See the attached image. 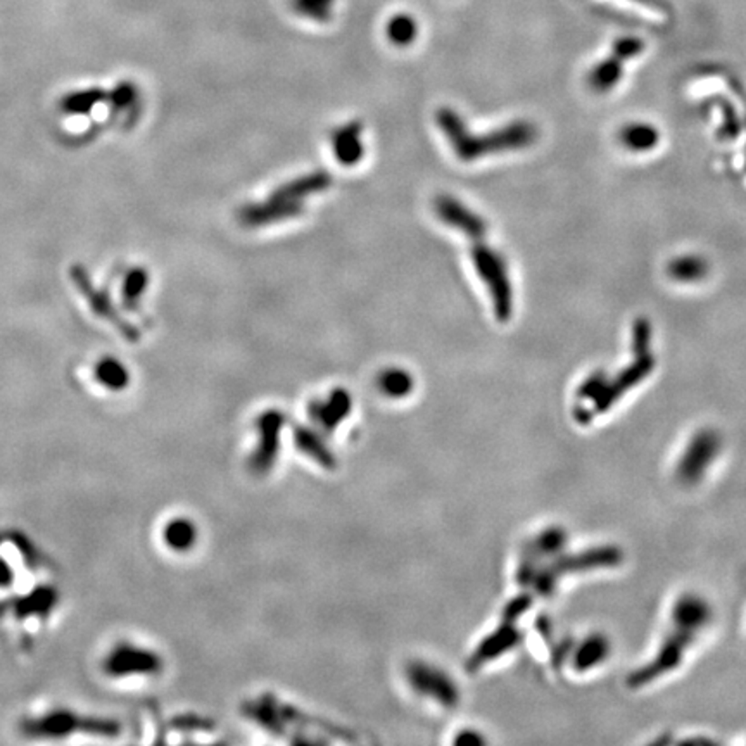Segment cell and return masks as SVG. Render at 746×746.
I'll return each instance as SVG.
<instances>
[{
    "mask_svg": "<svg viewBox=\"0 0 746 746\" xmlns=\"http://www.w3.org/2000/svg\"><path fill=\"white\" fill-rule=\"evenodd\" d=\"M435 123L446 135L454 156L464 163L504 152L529 149L540 137L538 127L527 120H515L489 133H473L468 130L464 118L451 108H439L435 112Z\"/></svg>",
    "mask_w": 746,
    "mask_h": 746,
    "instance_id": "1",
    "label": "cell"
},
{
    "mask_svg": "<svg viewBox=\"0 0 746 746\" xmlns=\"http://www.w3.org/2000/svg\"><path fill=\"white\" fill-rule=\"evenodd\" d=\"M487 235L489 228H484L472 235H466V239L472 241L470 254L473 268L487 289L494 317L498 321L506 323L512 320L515 310L513 282L510 279L508 263L503 254L487 241Z\"/></svg>",
    "mask_w": 746,
    "mask_h": 746,
    "instance_id": "2",
    "label": "cell"
},
{
    "mask_svg": "<svg viewBox=\"0 0 746 746\" xmlns=\"http://www.w3.org/2000/svg\"><path fill=\"white\" fill-rule=\"evenodd\" d=\"M646 45L643 38L624 35L617 38L607 57L597 62L588 73V87L597 93H608L616 89L624 78L626 64L645 53Z\"/></svg>",
    "mask_w": 746,
    "mask_h": 746,
    "instance_id": "3",
    "label": "cell"
},
{
    "mask_svg": "<svg viewBox=\"0 0 746 746\" xmlns=\"http://www.w3.org/2000/svg\"><path fill=\"white\" fill-rule=\"evenodd\" d=\"M70 273H72V280H73L78 292L87 299L89 306L92 308V311L97 317L112 323L118 329V332L125 339L131 340V342L139 340V337H140L139 330L131 325L130 321H127L125 318L118 313V310L114 308L111 299L106 292L93 287L92 280L89 277V273L85 272V268L75 264V266H72Z\"/></svg>",
    "mask_w": 746,
    "mask_h": 746,
    "instance_id": "4",
    "label": "cell"
},
{
    "mask_svg": "<svg viewBox=\"0 0 746 746\" xmlns=\"http://www.w3.org/2000/svg\"><path fill=\"white\" fill-rule=\"evenodd\" d=\"M163 665L161 658L148 648H139L129 643L118 645L104 660V671L112 677L131 674H154Z\"/></svg>",
    "mask_w": 746,
    "mask_h": 746,
    "instance_id": "5",
    "label": "cell"
},
{
    "mask_svg": "<svg viewBox=\"0 0 746 746\" xmlns=\"http://www.w3.org/2000/svg\"><path fill=\"white\" fill-rule=\"evenodd\" d=\"M285 424V416L282 411H264L258 420L260 430V445L253 453L251 468L256 473H268L277 460L280 448V432Z\"/></svg>",
    "mask_w": 746,
    "mask_h": 746,
    "instance_id": "6",
    "label": "cell"
},
{
    "mask_svg": "<svg viewBox=\"0 0 746 746\" xmlns=\"http://www.w3.org/2000/svg\"><path fill=\"white\" fill-rule=\"evenodd\" d=\"M408 679L411 686L418 693L437 700L439 703L453 707L458 702V691L453 681L445 672L426 665L422 662H415L408 667Z\"/></svg>",
    "mask_w": 746,
    "mask_h": 746,
    "instance_id": "7",
    "label": "cell"
},
{
    "mask_svg": "<svg viewBox=\"0 0 746 746\" xmlns=\"http://www.w3.org/2000/svg\"><path fill=\"white\" fill-rule=\"evenodd\" d=\"M434 211L441 224L462 232L465 237L487 228V222L479 213H475L465 203L449 194H441L435 197Z\"/></svg>",
    "mask_w": 746,
    "mask_h": 746,
    "instance_id": "8",
    "label": "cell"
},
{
    "mask_svg": "<svg viewBox=\"0 0 746 746\" xmlns=\"http://www.w3.org/2000/svg\"><path fill=\"white\" fill-rule=\"evenodd\" d=\"M302 203L275 201L268 197L264 203L244 206L239 213L241 224L249 228H260L268 225L282 224L285 220H294L302 215Z\"/></svg>",
    "mask_w": 746,
    "mask_h": 746,
    "instance_id": "9",
    "label": "cell"
},
{
    "mask_svg": "<svg viewBox=\"0 0 746 746\" xmlns=\"http://www.w3.org/2000/svg\"><path fill=\"white\" fill-rule=\"evenodd\" d=\"M332 186V178L325 171H313L310 175L299 177L296 180H291L279 188H275L270 197L275 201H287V203H302L304 199L321 194L329 190Z\"/></svg>",
    "mask_w": 746,
    "mask_h": 746,
    "instance_id": "10",
    "label": "cell"
},
{
    "mask_svg": "<svg viewBox=\"0 0 746 746\" xmlns=\"http://www.w3.org/2000/svg\"><path fill=\"white\" fill-rule=\"evenodd\" d=\"M351 396L344 389H336L325 401H315L310 415L321 429L334 430L351 411Z\"/></svg>",
    "mask_w": 746,
    "mask_h": 746,
    "instance_id": "11",
    "label": "cell"
},
{
    "mask_svg": "<svg viewBox=\"0 0 746 746\" xmlns=\"http://www.w3.org/2000/svg\"><path fill=\"white\" fill-rule=\"evenodd\" d=\"M361 135H363V125L358 121H351L334 131L332 146H334L336 159L340 165L355 167L363 159L365 146H363Z\"/></svg>",
    "mask_w": 746,
    "mask_h": 746,
    "instance_id": "12",
    "label": "cell"
},
{
    "mask_svg": "<svg viewBox=\"0 0 746 746\" xmlns=\"http://www.w3.org/2000/svg\"><path fill=\"white\" fill-rule=\"evenodd\" d=\"M618 142L624 149L631 150L635 154H643L658 146L660 131L656 130L652 123L633 121L618 130Z\"/></svg>",
    "mask_w": 746,
    "mask_h": 746,
    "instance_id": "13",
    "label": "cell"
},
{
    "mask_svg": "<svg viewBox=\"0 0 746 746\" xmlns=\"http://www.w3.org/2000/svg\"><path fill=\"white\" fill-rule=\"evenodd\" d=\"M95 378L110 391H123L130 382L129 368L116 358L106 356L95 365Z\"/></svg>",
    "mask_w": 746,
    "mask_h": 746,
    "instance_id": "14",
    "label": "cell"
},
{
    "mask_svg": "<svg viewBox=\"0 0 746 746\" xmlns=\"http://www.w3.org/2000/svg\"><path fill=\"white\" fill-rule=\"evenodd\" d=\"M707 262L702 260L700 256L694 254H684L679 258H674L669 266L667 273L672 280L681 282V283H694L705 279L707 275Z\"/></svg>",
    "mask_w": 746,
    "mask_h": 746,
    "instance_id": "15",
    "label": "cell"
},
{
    "mask_svg": "<svg viewBox=\"0 0 746 746\" xmlns=\"http://www.w3.org/2000/svg\"><path fill=\"white\" fill-rule=\"evenodd\" d=\"M163 538L169 548L177 551H186L197 541V527L188 519H173L167 523Z\"/></svg>",
    "mask_w": 746,
    "mask_h": 746,
    "instance_id": "16",
    "label": "cell"
},
{
    "mask_svg": "<svg viewBox=\"0 0 746 746\" xmlns=\"http://www.w3.org/2000/svg\"><path fill=\"white\" fill-rule=\"evenodd\" d=\"M296 443H298L299 449L302 453H306L310 458L317 460L320 465L325 468H334L336 462L334 456L330 454V451L325 448V445L321 443V439L318 437L313 430L306 429V427H298L296 430Z\"/></svg>",
    "mask_w": 746,
    "mask_h": 746,
    "instance_id": "17",
    "label": "cell"
},
{
    "mask_svg": "<svg viewBox=\"0 0 746 746\" xmlns=\"http://www.w3.org/2000/svg\"><path fill=\"white\" fill-rule=\"evenodd\" d=\"M413 377L403 368H386L378 375V387L389 397H405L413 391Z\"/></svg>",
    "mask_w": 746,
    "mask_h": 746,
    "instance_id": "18",
    "label": "cell"
},
{
    "mask_svg": "<svg viewBox=\"0 0 746 746\" xmlns=\"http://www.w3.org/2000/svg\"><path fill=\"white\" fill-rule=\"evenodd\" d=\"M387 37L397 47H408L418 37V23L408 14L394 16L387 24Z\"/></svg>",
    "mask_w": 746,
    "mask_h": 746,
    "instance_id": "19",
    "label": "cell"
},
{
    "mask_svg": "<svg viewBox=\"0 0 746 746\" xmlns=\"http://www.w3.org/2000/svg\"><path fill=\"white\" fill-rule=\"evenodd\" d=\"M149 283V275L144 268H133L123 280V301L127 308L135 310Z\"/></svg>",
    "mask_w": 746,
    "mask_h": 746,
    "instance_id": "20",
    "label": "cell"
},
{
    "mask_svg": "<svg viewBox=\"0 0 746 746\" xmlns=\"http://www.w3.org/2000/svg\"><path fill=\"white\" fill-rule=\"evenodd\" d=\"M336 0H292V7L302 18L327 23L334 14Z\"/></svg>",
    "mask_w": 746,
    "mask_h": 746,
    "instance_id": "21",
    "label": "cell"
},
{
    "mask_svg": "<svg viewBox=\"0 0 746 746\" xmlns=\"http://www.w3.org/2000/svg\"><path fill=\"white\" fill-rule=\"evenodd\" d=\"M106 93L102 91H91V92L75 93L72 97H66L62 106L68 112H89L93 106L100 100H104Z\"/></svg>",
    "mask_w": 746,
    "mask_h": 746,
    "instance_id": "22",
    "label": "cell"
},
{
    "mask_svg": "<svg viewBox=\"0 0 746 746\" xmlns=\"http://www.w3.org/2000/svg\"><path fill=\"white\" fill-rule=\"evenodd\" d=\"M111 100L118 108H129L137 100V91L130 83H123L111 93Z\"/></svg>",
    "mask_w": 746,
    "mask_h": 746,
    "instance_id": "23",
    "label": "cell"
}]
</instances>
